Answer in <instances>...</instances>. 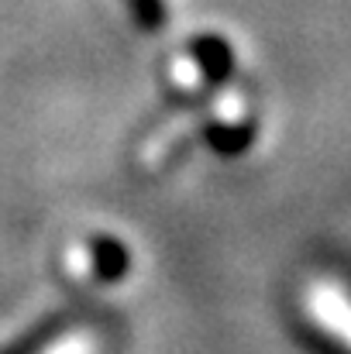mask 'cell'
<instances>
[{
    "instance_id": "1",
    "label": "cell",
    "mask_w": 351,
    "mask_h": 354,
    "mask_svg": "<svg viewBox=\"0 0 351 354\" xmlns=\"http://www.w3.org/2000/svg\"><path fill=\"white\" fill-rule=\"evenodd\" d=\"M127 10L138 21V28H145V31H159L165 24V3L162 0H127Z\"/></svg>"
}]
</instances>
